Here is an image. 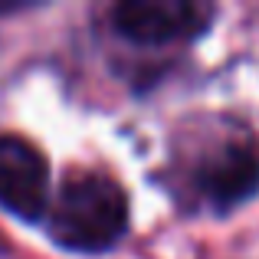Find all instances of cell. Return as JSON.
<instances>
[{
    "label": "cell",
    "mask_w": 259,
    "mask_h": 259,
    "mask_svg": "<svg viewBox=\"0 0 259 259\" xmlns=\"http://www.w3.org/2000/svg\"><path fill=\"white\" fill-rule=\"evenodd\" d=\"M128 203L118 184L99 174L72 177L50 213V233L59 246L76 253H102L125 233Z\"/></svg>",
    "instance_id": "6da1fadb"
},
{
    "label": "cell",
    "mask_w": 259,
    "mask_h": 259,
    "mask_svg": "<svg viewBox=\"0 0 259 259\" xmlns=\"http://www.w3.org/2000/svg\"><path fill=\"white\" fill-rule=\"evenodd\" d=\"M210 17L213 7L197 0H125L112 10L115 30L145 46L187 39L200 33Z\"/></svg>",
    "instance_id": "7a4b0ae2"
},
{
    "label": "cell",
    "mask_w": 259,
    "mask_h": 259,
    "mask_svg": "<svg viewBox=\"0 0 259 259\" xmlns=\"http://www.w3.org/2000/svg\"><path fill=\"white\" fill-rule=\"evenodd\" d=\"M50 167L46 158L17 135L0 138V207L23 220H36L46 207Z\"/></svg>",
    "instance_id": "3957f363"
},
{
    "label": "cell",
    "mask_w": 259,
    "mask_h": 259,
    "mask_svg": "<svg viewBox=\"0 0 259 259\" xmlns=\"http://www.w3.org/2000/svg\"><path fill=\"white\" fill-rule=\"evenodd\" d=\"M200 190L217 207H236L259 190V154L249 145H227L200 167Z\"/></svg>",
    "instance_id": "277c9868"
}]
</instances>
